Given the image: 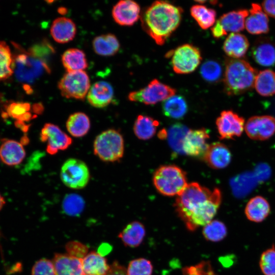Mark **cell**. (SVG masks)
Listing matches in <instances>:
<instances>
[{
  "mask_svg": "<svg viewBox=\"0 0 275 275\" xmlns=\"http://www.w3.org/2000/svg\"><path fill=\"white\" fill-rule=\"evenodd\" d=\"M259 266L264 275H275V246L264 251L260 258Z\"/></svg>",
  "mask_w": 275,
  "mask_h": 275,
  "instance_id": "42",
  "label": "cell"
},
{
  "mask_svg": "<svg viewBox=\"0 0 275 275\" xmlns=\"http://www.w3.org/2000/svg\"><path fill=\"white\" fill-rule=\"evenodd\" d=\"M257 71L241 59L228 58L224 74V90L228 95H238L253 89Z\"/></svg>",
  "mask_w": 275,
  "mask_h": 275,
  "instance_id": "3",
  "label": "cell"
},
{
  "mask_svg": "<svg viewBox=\"0 0 275 275\" xmlns=\"http://www.w3.org/2000/svg\"><path fill=\"white\" fill-rule=\"evenodd\" d=\"M30 109L31 104L28 102H14L7 107L6 114L18 121L24 122L32 118V114L29 112Z\"/></svg>",
  "mask_w": 275,
  "mask_h": 275,
  "instance_id": "39",
  "label": "cell"
},
{
  "mask_svg": "<svg viewBox=\"0 0 275 275\" xmlns=\"http://www.w3.org/2000/svg\"><path fill=\"white\" fill-rule=\"evenodd\" d=\"M245 21L247 31L253 35L266 34L269 32V19L262 7L257 3H253Z\"/></svg>",
  "mask_w": 275,
  "mask_h": 275,
  "instance_id": "18",
  "label": "cell"
},
{
  "mask_svg": "<svg viewBox=\"0 0 275 275\" xmlns=\"http://www.w3.org/2000/svg\"><path fill=\"white\" fill-rule=\"evenodd\" d=\"M249 45V40L245 35L238 33H232L226 39L223 48L230 58L239 59L245 56Z\"/></svg>",
  "mask_w": 275,
  "mask_h": 275,
  "instance_id": "23",
  "label": "cell"
},
{
  "mask_svg": "<svg viewBox=\"0 0 275 275\" xmlns=\"http://www.w3.org/2000/svg\"><path fill=\"white\" fill-rule=\"evenodd\" d=\"M249 14V12L246 9L234 10L224 14L211 29L213 36L219 39L228 32L238 33L243 30Z\"/></svg>",
  "mask_w": 275,
  "mask_h": 275,
  "instance_id": "11",
  "label": "cell"
},
{
  "mask_svg": "<svg viewBox=\"0 0 275 275\" xmlns=\"http://www.w3.org/2000/svg\"><path fill=\"white\" fill-rule=\"evenodd\" d=\"M254 87L257 93L264 97L275 94V72L265 69L259 71L256 77Z\"/></svg>",
  "mask_w": 275,
  "mask_h": 275,
  "instance_id": "31",
  "label": "cell"
},
{
  "mask_svg": "<svg viewBox=\"0 0 275 275\" xmlns=\"http://www.w3.org/2000/svg\"><path fill=\"white\" fill-rule=\"evenodd\" d=\"M6 202L4 198L0 194V210L2 209L3 207L5 205Z\"/></svg>",
  "mask_w": 275,
  "mask_h": 275,
  "instance_id": "50",
  "label": "cell"
},
{
  "mask_svg": "<svg viewBox=\"0 0 275 275\" xmlns=\"http://www.w3.org/2000/svg\"><path fill=\"white\" fill-rule=\"evenodd\" d=\"M76 33L74 22L70 18L61 17L56 19L50 28L53 39L60 43H65L72 40Z\"/></svg>",
  "mask_w": 275,
  "mask_h": 275,
  "instance_id": "22",
  "label": "cell"
},
{
  "mask_svg": "<svg viewBox=\"0 0 275 275\" xmlns=\"http://www.w3.org/2000/svg\"><path fill=\"white\" fill-rule=\"evenodd\" d=\"M176 92L175 89L154 79L145 87L130 92L128 99L131 101L147 105L154 104L175 95Z\"/></svg>",
  "mask_w": 275,
  "mask_h": 275,
  "instance_id": "10",
  "label": "cell"
},
{
  "mask_svg": "<svg viewBox=\"0 0 275 275\" xmlns=\"http://www.w3.org/2000/svg\"><path fill=\"white\" fill-rule=\"evenodd\" d=\"M95 53L104 57L112 56L119 51L120 43L114 34L108 33L96 37L92 42Z\"/></svg>",
  "mask_w": 275,
  "mask_h": 275,
  "instance_id": "28",
  "label": "cell"
},
{
  "mask_svg": "<svg viewBox=\"0 0 275 275\" xmlns=\"http://www.w3.org/2000/svg\"><path fill=\"white\" fill-rule=\"evenodd\" d=\"M65 248L67 254L75 258L82 259L88 254V247L79 241H70Z\"/></svg>",
  "mask_w": 275,
  "mask_h": 275,
  "instance_id": "44",
  "label": "cell"
},
{
  "mask_svg": "<svg viewBox=\"0 0 275 275\" xmlns=\"http://www.w3.org/2000/svg\"><path fill=\"white\" fill-rule=\"evenodd\" d=\"M261 6L267 16L275 18V0L263 1Z\"/></svg>",
  "mask_w": 275,
  "mask_h": 275,
  "instance_id": "46",
  "label": "cell"
},
{
  "mask_svg": "<svg viewBox=\"0 0 275 275\" xmlns=\"http://www.w3.org/2000/svg\"><path fill=\"white\" fill-rule=\"evenodd\" d=\"M106 275H127L126 268L117 261L110 266V269Z\"/></svg>",
  "mask_w": 275,
  "mask_h": 275,
  "instance_id": "47",
  "label": "cell"
},
{
  "mask_svg": "<svg viewBox=\"0 0 275 275\" xmlns=\"http://www.w3.org/2000/svg\"><path fill=\"white\" fill-rule=\"evenodd\" d=\"M13 44L19 51L13 57V71L18 81L26 84H32L45 71H50L45 62L24 51L15 43Z\"/></svg>",
  "mask_w": 275,
  "mask_h": 275,
  "instance_id": "4",
  "label": "cell"
},
{
  "mask_svg": "<svg viewBox=\"0 0 275 275\" xmlns=\"http://www.w3.org/2000/svg\"><path fill=\"white\" fill-rule=\"evenodd\" d=\"M159 122L153 118L145 115H139L134 125L133 131L138 138L143 140L151 139L155 134Z\"/></svg>",
  "mask_w": 275,
  "mask_h": 275,
  "instance_id": "32",
  "label": "cell"
},
{
  "mask_svg": "<svg viewBox=\"0 0 275 275\" xmlns=\"http://www.w3.org/2000/svg\"><path fill=\"white\" fill-rule=\"evenodd\" d=\"M90 87L89 77L84 70L67 72L58 84V88L63 97L79 100L85 98Z\"/></svg>",
  "mask_w": 275,
  "mask_h": 275,
  "instance_id": "7",
  "label": "cell"
},
{
  "mask_svg": "<svg viewBox=\"0 0 275 275\" xmlns=\"http://www.w3.org/2000/svg\"><path fill=\"white\" fill-rule=\"evenodd\" d=\"M84 207L85 202L83 198L74 194L66 196L62 203L63 211L70 216L79 215L82 212Z\"/></svg>",
  "mask_w": 275,
  "mask_h": 275,
  "instance_id": "38",
  "label": "cell"
},
{
  "mask_svg": "<svg viewBox=\"0 0 275 275\" xmlns=\"http://www.w3.org/2000/svg\"><path fill=\"white\" fill-rule=\"evenodd\" d=\"M62 62L67 72L83 71L88 67L85 53L78 48L66 50L62 56Z\"/></svg>",
  "mask_w": 275,
  "mask_h": 275,
  "instance_id": "29",
  "label": "cell"
},
{
  "mask_svg": "<svg viewBox=\"0 0 275 275\" xmlns=\"http://www.w3.org/2000/svg\"><path fill=\"white\" fill-rule=\"evenodd\" d=\"M171 54L173 70L178 74H188L193 72L202 60L199 48L190 44L178 46L169 53V56Z\"/></svg>",
  "mask_w": 275,
  "mask_h": 275,
  "instance_id": "8",
  "label": "cell"
},
{
  "mask_svg": "<svg viewBox=\"0 0 275 275\" xmlns=\"http://www.w3.org/2000/svg\"><path fill=\"white\" fill-rule=\"evenodd\" d=\"M25 156V150L21 144L12 140H7L0 147V158L8 166L20 164Z\"/></svg>",
  "mask_w": 275,
  "mask_h": 275,
  "instance_id": "24",
  "label": "cell"
},
{
  "mask_svg": "<svg viewBox=\"0 0 275 275\" xmlns=\"http://www.w3.org/2000/svg\"><path fill=\"white\" fill-rule=\"evenodd\" d=\"M63 183L74 189L85 187L90 179V172L87 164L76 158H69L64 162L60 172Z\"/></svg>",
  "mask_w": 275,
  "mask_h": 275,
  "instance_id": "9",
  "label": "cell"
},
{
  "mask_svg": "<svg viewBox=\"0 0 275 275\" xmlns=\"http://www.w3.org/2000/svg\"><path fill=\"white\" fill-rule=\"evenodd\" d=\"M141 8L135 2L123 0L118 2L112 10V16L116 23L124 26L133 25L140 18Z\"/></svg>",
  "mask_w": 275,
  "mask_h": 275,
  "instance_id": "16",
  "label": "cell"
},
{
  "mask_svg": "<svg viewBox=\"0 0 275 275\" xmlns=\"http://www.w3.org/2000/svg\"><path fill=\"white\" fill-rule=\"evenodd\" d=\"M244 130L251 139L267 140L275 133V118L268 115L252 117L245 124Z\"/></svg>",
  "mask_w": 275,
  "mask_h": 275,
  "instance_id": "13",
  "label": "cell"
},
{
  "mask_svg": "<svg viewBox=\"0 0 275 275\" xmlns=\"http://www.w3.org/2000/svg\"><path fill=\"white\" fill-rule=\"evenodd\" d=\"M251 53L254 61L261 66L275 65V44L268 38H260L256 40Z\"/></svg>",
  "mask_w": 275,
  "mask_h": 275,
  "instance_id": "17",
  "label": "cell"
},
{
  "mask_svg": "<svg viewBox=\"0 0 275 275\" xmlns=\"http://www.w3.org/2000/svg\"><path fill=\"white\" fill-rule=\"evenodd\" d=\"M84 275H106L110 269L106 259L95 251L82 259Z\"/></svg>",
  "mask_w": 275,
  "mask_h": 275,
  "instance_id": "26",
  "label": "cell"
},
{
  "mask_svg": "<svg viewBox=\"0 0 275 275\" xmlns=\"http://www.w3.org/2000/svg\"><path fill=\"white\" fill-rule=\"evenodd\" d=\"M207 131L204 128L189 130L182 144L183 153L193 157H203L209 145Z\"/></svg>",
  "mask_w": 275,
  "mask_h": 275,
  "instance_id": "15",
  "label": "cell"
},
{
  "mask_svg": "<svg viewBox=\"0 0 275 275\" xmlns=\"http://www.w3.org/2000/svg\"><path fill=\"white\" fill-rule=\"evenodd\" d=\"M216 125L221 139H231L241 135L244 129L245 121L235 112L224 111L217 118Z\"/></svg>",
  "mask_w": 275,
  "mask_h": 275,
  "instance_id": "14",
  "label": "cell"
},
{
  "mask_svg": "<svg viewBox=\"0 0 275 275\" xmlns=\"http://www.w3.org/2000/svg\"><path fill=\"white\" fill-rule=\"evenodd\" d=\"M162 111L168 117L179 119L187 112V105L185 99L180 95H174L163 101Z\"/></svg>",
  "mask_w": 275,
  "mask_h": 275,
  "instance_id": "33",
  "label": "cell"
},
{
  "mask_svg": "<svg viewBox=\"0 0 275 275\" xmlns=\"http://www.w3.org/2000/svg\"><path fill=\"white\" fill-rule=\"evenodd\" d=\"M202 77L206 81L215 82L222 77L223 70L221 65L214 61H207L204 62L200 68Z\"/></svg>",
  "mask_w": 275,
  "mask_h": 275,
  "instance_id": "40",
  "label": "cell"
},
{
  "mask_svg": "<svg viewBox=\"0 0 275 275\" xmlns=\"http://www.w3.org/2000/svg\"><path fill=\"white\" fill-rule=\"evenodd\" d=\"M90 125L89 118L82 112H76L70 115L66 124L68 132L76 138L85 135L88 132Z\"/></svg>",
  "mask_w": 275,
  "mask_h": 275,
  "instance_id": "30",
  "label": "cell"
},
{
  "mask_svg": "<svg viewBox=\"0 0 275 275\" xmlns=\"http://www.w3.org/2000/svg\"><path fill=\"white\" fill-rule=\"evenodd\" d=\"M191 16L203 30H207L214 25L216 22V11L201 5L193 6L190 9Z\"/></svg>",
  "mask_w": 275,
  "mask_h": 275,
  "instance_id": "34",
  "label": "cell"
},
{
  "mask_svg": "<svg viewBox=\"0 0 275 275\" xmlns=\"http://www.w3.org/2000/svg\"><path fill=\"white\" fill-rule=\"evenodd\" d=\"M112 250V246L108 243L101 244L98 249V253L104 256L109 253Z\"/></svg>",
  "mask_w": 275,
  "mask_h": 275,
  "instance_id": "48",
  "label": "cell"
},
{
  "mask_svg": "<svg viewBox=\"0 0 275 275\" xmlns=\"http://www.w3.org/2000/svg\"><path fill=\"white\" fill-rule=\"evenodd\" d=\"M32 275H55L53 262L47 259L38 260L32 268Z\"/></svg>",
  "mask_w": 275,
  "mask_h": 275,
  "instance_id": "43",
  "label": "cell"
},
{
  "mask_svg": "<svg viewBox=\"0 0 275 275\" xmlns=\"http://www.w3.org/2000/svg\"><path fill=\"white\" fill-rule=\"evenodd\" d=\"M126 271L127 275H151L153 266L149 260L138 258L129 262Z\"/></svg>",
  "mask_w": 275,
  "mask_h": 275,
  "instance_id": "41",
  "label": "cell"
},
{
  "mask_svg": "<svg viewBox=\"0 0 275 275\" xmlns=\"http://www.w3.org/2000/svg\"><path fill=\"white\" fill-rule=\"evenodd\" d=\"M153 180L157 190L167 196L179 195L188 184L185 173L175 165L159 167L154 173Z\"/></svg>",
  "mask_w": 275,
  "mask_h": 275,
  "instance_id": "5",
  "label": "cell"
},
{
  "mask_svg": "<svg viewBox=\"0 0 275 275\" xmlns=\"http://www.w3.org/2000/svg\"><path fill=\"white\" fill-rule=\"evenodd\" d=\"M270 207L264 197L257 196L251 198L247 203L244 213L247 218L253 222L260 223L268 216Z\"/></svg>",
  "mask_w": 275,
  "mask_h": 275,
  "instance_id": "25",
  "label": "cell"
},
{
  "mask_svg": "<svg viewBox=\"0 0 275 275\" xmlns=\"http://www.w3.org/2000/svg\"><path fill=\"white\" fill-rule=\"evenodd\" d=\"M40 139L43 143H46V151L50 155L67 149L72 142L71 138L57 125L49 123L42 127Z\"/></svg>",
  "mask_w": 275,
  "mask_h": 275,
  "instance_id": "12",
  "label": "cell"
},
{
  "mask_svg": "<svg viewBox=\"0 0 275 275\" xmlns=\"http://www.w3.org/2000/svg\"><path fill=\"white\" fill-rule=\"evenodd\" d=\"M43 109L42 105H40V104H36L33 106V110L34 112L37 114H39Z\"/></svg>",
  "mask_w": 275,
  "mask_h": 275,
  "instance_id": "49",
  "label": "cell"
},
{
  "mask_svg": "<svg viewBox=\"0 0 275 275\" xmlns=\"http://www.w3.org/2000/svg\"><path fill=\"white\" fill-rule=\"evenodd\" d=\"M146 231L144 225L139 222L134 221L128 224L119 233L118 236L127 246L135 248L144 240Z\"/></svg>",
  "mask_w": 275,
  "mask_h": 275,
  "instance_id": "27",
  "label": "cell"
},
{
  "mask_svg": "<svg viewBox=\"0 0 275 275\" xmlns=\"http://www.w3.org/2000/svg\"><path fill=\"white\" fill-rule=\"evenodd\" d=\"M227 230L225 225L217 220L211 221L204 226L203 235L207 240L217 242L226 236Z\"/></svg>",
  "mask_w": 275,
  "mask_h": 275,
  "instance_id": "37",
  "label": "cell"
},
{
  "mask_svg": "<svg viewBox=\"0 0 275 275\" xmlns=\"http://www.w3.org/2000/svg\"><path fill=\"white\" fill-rule=\"evenodd\" d=\"M182 9L169 2H153L141 15L142 26L155 43L163 45L179 25Z\"/></svg>",
  "mask_w": 275,
  "mask_h": 275,
  "instance_id": "2",
  "label": "cell"
},
{
  "mask_svg": "<svg viewBox=\"0 0 275 275\" xmlns=\"http://www.w3.org/2000/svg\"><path fill=\"white\" fill-rule=\"evenodd\" d=\"M114 96L112 85L105 81L94 83L87 94L89 103L96 108L106 107L111 102Z\"/></svg>",
  "mask_w": 275,
  "mask_h": 275,
  "instance_id": "20",
  "label": "cell"
},
{
  "mask_svg": "<svg viewBox=\"0 0 275 275\" xmlns=\"http://www.w3.org/2000/svg\"><path fill=\"white\" fill-rule=\"evenodd\" d=\"M188 130L186 126L181 124H176L170 127L167 136L169 145L174 151L183 153V142Z\"/></svg>",
  "mask_w": 275,
  "mask_h": 275,
  "instance_id": "36",
  "label": "cell"
},
{
  "mask_svg": "<svg viewBox=\"0 0 275 275\" xmlns=\"http://www.w3.org/2000/svg\"><path fill=\"white\" fill-rule=\"evenodd\" d=\"M183 273L185 275H215L209 262L206 261L184 268Z\"/></svg>",
  "mask_w": 275,
  "mask_h": 275,
  "instance_id": "45",
  "label": "cell"
},
{
  "mask_svg": "<svg viewBox=\"0 0 275 275\" xmlns=\"http://www.w3.org/2000/svg\"><path fill=\"white\" fill-rule=\"evenodd\" d=\"M221 192L211 190L196 182L188 184L178 195L174 207L186 228L194 231L211 221L220 206Z\"/></svg>",
  "mask_w": 275,
  "mask_h": 275,
  "instance_id": "1",
  "label": "cell"
},
{
  "mask_svg": "<svg viewBox=\"0 0 275 275\" xmlns=\"http://www.w3.org/2000/svg\"><path fill=\"white\" fill-rule=\"evenodd\" d=\"M203 158L211 168L223 169L230 163L231 153L225 145L216 142L209 145Z\"/></svg>",
  "mask_w": 275,
  "mask_h": 275,
  "instance_id": "19",
  "label": "cell"
},
{
  "mask_svg": "<svg viewBox=\"0 0 275 275\" xmlns=\"http://www.w3.org/2000/svg\"><path fill=\"white\" fill-rule=\"evenodd\" d=\"M52 262L55 275H84L81 259L56 253Z\"/></svg>",
  "mask_w": 275,
  "mask_h": 275,
  "instance_id": "21",
  "label": "cell"
},
{
  "mask_svg": "<svg viewBox=\"0 0 275 275\" xmlns=\"http://www.w3.org/2000/svg\"><path fill=\"white\" fill-rule=\"evenodd\" d=\"M13 57L9 46L3 41H0V80L7 79L13 73Z\"/></svg>",
  "mask_w": 275,
  "mask_h": 275,
  "instance_id": "35",
  "label": "cell"
},
{
  "mask_svg": "<svg viewBox=\"0 0 275 275\" xmlns=\"http://www.w3.org/2000/svg\"><path fill=\"white\" fill-rule=\"evenodd\" d=\"M95 155L106 162H114L124 154V143L121 134L116 130H105L98 135L93 144Z\"/></svg>",
  "mask_w": 275,
  "mask_h": 275,
  "instance_id": "6",
  "label": "cell"
}]
</instances>
